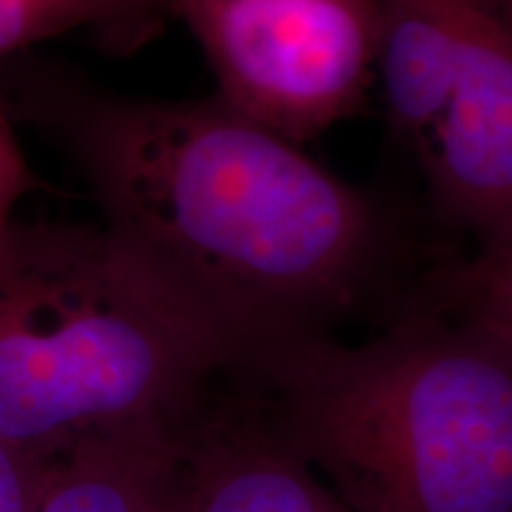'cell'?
Listing matches in <instances>:
<instances>
[{
    "label": "cell",
    "mask_w": 512,
    "mask_h": 512,
    "mask_svg": "<svg viewBox=\"0 0 512 512\" xmlns=\"http://www.w3.org/2000/svg\"><path fill=\"white\" fill-rule=\"evenodd\" d=\"M418 297L512 349V223L470 252L446 254Z\"/></svg>",
    "instance_id": "obj_9"
},
{
    "label": "cell",
    "mask_w": 512,
    "mask_h": 512,
    "mask_svg": "<svg viewBox=\"0 0 512 512\" xmlns=\"http://www.w3.org/2000/svg\"><path fill=\"white\" fill-rule=\"evenodd\" d=\"M245 387L354 512H512V349L418 294L361 342L311 339Z\"/></svg>",
    "instance_id": "obj_2"
},
{
    "label": "cell",
    "mask_w": 512,
    "mask_h": 512,
    "mask_svg": "<svg viewBox=\"0 0 512 512\" xmlns=\"http://www.w3.org/2000/svg\"><path fill=\"white\" fill-rule=\"evenodd\" d=\"M0 102L86 185L114 245L221 342L235 380L406 309L451 242L418 192L358 185L207 98H143L38 55Z\"/></svg>",
    "instance_id": "obj_1"
},
{
    "label": "cell",
    "mask_w": 512,
    "mask_h": 512,
    "mask_svg": "<svg viewBox=\"0 0 512 512\" xmlns=\"http://www.w3.org/2000/svg\"><path fill=\"white\" fill-rule=\"evenodd\" d=\"M36 460L0 439V512H31L36 491Z\"/></svg>",
    "instance_id": "obj_11"
},
{
    "label": "cell",
    "mask_w": 512,
    "mask_h": 512,
    "mask_svg": "<svg viewBox=\"0 0 512 512\" xmlns=\"http://www.w3.org/2000/svg\"><path fill=\"white\" fill-rule=\"evenodd\" d=\"M190 427L76 441L36 467L31 512H188Z\"/></svg>",
    "instance_id": "obj_7"
},
{
    "label": "cell",
    "mask_w": 512,
    "mask_h": 512,
    "mask_svg": "<svg viewBox=\"0 0 512 512\" xmlns=\"http://www.w3.org/2000/svg\"><path fill=\"white\" fill-rule=\"evenodd\" d=\"M166 19L171 0H0V64L81 29L131 50Z\"/></svg>",
    "instance_id": "obj_8"
},
{
    "label": "cell",
    "mask_w": 512,
    "mask_h": 512,
    "mask_svg": "<svg viewBox=\"0 0 512 512\" xmlns=\"http://www.w3.org/2000/svg\"><path fill=\"white\" fill-rule=\"evenodd\" d=\"M375 83L392 143L444 238L512 223V3L375 0Z\"/></svg>",
    "instance_id": "obj_4"
},
{
    "label": "cell",
    "mask_w": 512,
    "mask_h": 512,
    "mask_svg": "<svg viewBox=\"0 0 512 512\" xmlns=\"http://www.w3.org/2000/svg\"><path fill=\"white\" fill-rule=\"evenodd\" d=\"M204 408L188 432V512H354L271 430L256 396Z\"/></svg>",
    "instance_id": "obj_6"
},
{
    "label": "cell",
    "mask_w": 512,
    "mask_h": 512,
    "mask_svg": "<svg viewBox=\"0 0 512 512\" xmlns=\"http://www.w3.org/2000/svg\"><path fill=\"white\" fill-rule=\"evenodd\" d=\"M230 110L292 143L366 105L375 83V0H171Z\"/></svg>",
    "instance_id": "obj_5"
},
{
    "label": "cell",
    "mask_w": 512,
    "mask_h": 512,
    "mask_svg": "<svg viewBox=\"0 0 512 512\" xmlns=\"http://www.w3.org/2000/svg\"><path fill=\"white\" fill-rule=\"evenodd\" d=\"M221 342L100 226L19 221L0 249V439L43 463L76 441L190 427Z\"/></svg>",
    "instance_id": "obj_3"
},
{
    "label": "cell",
    "mask_w": 512,
    "mask_h": 512,
    "mask_svg": "<svg viewBox=\"0 0 512 512\" xmlns=\"http://www.w3.org/2000/svg\"><path fill=\"white\" fill-rule=\"evenodd\" d=\"M41 178L34 174L22 147H19L15 121L0 102V249L17 223L15 209L22 197L41 190Z\"/></svg>",
    "instance_id": "obj_10"
},
{
    "label": "cell",
    "mask_w": 512,
    "mask_h": 512,
    "mask_svg": "<svg viewBox=\"0 0 512 512\" xmlns=\"http://www.w3.org/2000/svg\"><path fill=\"white\" fill-rule=\"evenodd\" d=\"M510 3H512V0H510Z\"/></svg>",
    "instance_id": "obj_12"
}]
</instances>
